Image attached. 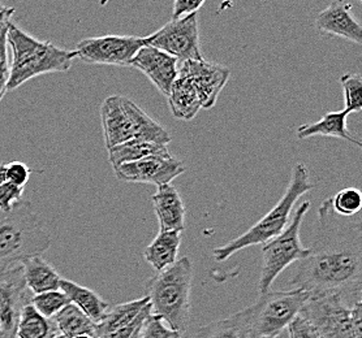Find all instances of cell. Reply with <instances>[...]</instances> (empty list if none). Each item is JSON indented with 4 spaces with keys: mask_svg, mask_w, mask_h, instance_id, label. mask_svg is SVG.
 Here are the masks:
<instances>
[{
    "mask_svg": "<svg viewBox=\"0 0 362 338\" xmlns=\"http://www.w3.org/2000/svg\"><path fill=\"white\" fill-rule=\"evenodd\" d=\"M361 219L357 215L339 216L331 206V198H327L318 208L309 255L298 263L289 284L309 296H361Z\"/></svg>",
    "mask_w": 362,
    "mask_h": 338,
    "instance_id": "cell-1",
    "label": "cell"
},
{
    "mask_svg": "<svg viewBox=\"0 0 362 338\" xmlns=\"http://www.w3.org/2000/svg\"><path fill=\"white\" fill-rule=\"evenodd\" d=\"M140 338H181V333L171 330L163 319L150 313L141 327Z\"/></svg>",
    "mask_w": 362,
    "mask_h": 338,
    "instance_id": "cell-32",
    "label": "cell"
},
{
    "mask_svg": "<svg viewBox=\"0 0 362 338\" xmlns=\"http://www.w3.org/2000/svg\"><path fill=\"white\" fill-rule=\"evenodd\" d=\"M177 76L185 77L197 91L204 109L213 108L221 91L230 80V71L227 66L206 60H192L179 63Z\"/></svg>",
    "mask_w": 362,
    "mask_h": 338,
    "instance_id": "cell-12",
    "label": "cell"
},
{
    "mask_svg": "<svg viewBox=\"0 0 362 338\" xmlns=\"http://www.w3.org/2000/svg\"><path fill=\"white\" fill-rule=\"evenodd\" d=\"M309 294L292 289L288 291H267L255 303L244 308L250 337L275 338L301 313Z\"/></svg>",
    "mask_w": 362,
    "mask_h": 338,
    "instance_id": "cell-7",
    "label": "cell"
},
{
    "mask_svg": "<svg viewBox=\"0 0 362 338\" xmlns=\"http://www.w3.org/2000/svg\"><path fill=\"white\" fill-rule=\"evenodd\" d=\"M340 83L344 92V109L349 115L360 114L362 111L361 76L346 73L340 77Z\"/></svg>",
    "mask_w": 362,
    "mask_h": 338,
    "instance_id": "cell-30",
    "label": "cell"
},
{
    "mask_svg": "<svg viewBox=\"0 0 362 338\" xmlns=\"http://www.w3.org/2000/svg\"><path fill=\"white\" fill-rule=\"evenodd\" d=\"M148 46L163 51L179 63L205 60L199 41L198 13L168 21L148 35Z\"/></svg>",
    "mask_w": 362,
    "mask_h": 338,
    "instance_id": "cell-10",
    "label": "cell"
},
{
    "mask_svg": "<svg viewBox=\"0 0 362 338\" xmlns=\"http://www.w3.org/2000/svg\"><path fill=\"white\" fill-rule=\"evenodd\" d=\"M349 114L346 109L327 112L322 117L320 121L312 124L301 125L297 129V137L300 140H306L312 137H331L352 142L357 147H361V140L354 137L346 126V119Z\"/></svg>",
    "mask_w": 362,
    "mask_h": 338,
    "instance_id": "cell-19",
    "label": "cell"
},
{
    "mask_svg": "<svg viewBox=\"0 0 362 338\" xmlns=\"http://www.w3.org/2000/svg\"><path fill=\"white\" fill-rule=\"evenodd\" d=\"M49 246V233L30 202L21 200L8 214H0V272L42 256Z\"/></svg>",
    "mask_w": 362,
    "mask_h": 338,
    "instance_id": "cell-4",
    "label": "cell"
},
{
    "mask_svg": "<svg viewBox=\"0 0 362 338\" xmlns=\"http://www.w3.org/2000/svg\"><path fill=\"white\" fill-rule=\"evenodd\" d=\"M15 13H16V9L13 7H7L0 3V33L8 28Z\"/></svg>",
    "mask_w": 362,
    "mask_h": 338,
    "instance_id": "cell-38",
    "label": "cell"
},
{
    "mask_svg": "<svg viewBox=\"0 0 362 338\" xmlns=\"http://www.w3.org/2000/svg\"><path fill=\"white\" fill-rule=\"evenodd\" d=\"M8 182L7 180V163L0 164V185Z\"/></svg>",
    "mask_w": 362,
    "mask_h": 338,
    "instance_id": "cell-39",
    "label": "cell"
},
{
    "mask_svg": "<svg viewBox=\"0 0 362 338\" xmlns=\"http://www.w3.org/2000/svg\"><path fill=\"white\" fill-rule=\"evenodd\" d=\"M100 121L106 149L134 140L131 119L125 111L123 95H111L100 106Z\"/></svg>",
    "mask_w": 362,
    "mask_h": 338,
    "instance_id": "cell-17",
    "label": "cell"
},
{
    "mask_svg": "<svg viewBox=\"0 0 362 338\" xmlns=\"http://www.w3.org/2000/svg\"><path fill=\"white\" fill-rule=\"evenodd\" d=\"M141 327H142V325H141ZM141 327L139 328V330H136V332H134L132 336H131L129 338H140Z\"/></svg>",
    "mask_w": 362,
    "mask_h": 338,
    "instance_id": "cell-40",
    "label": "cell"
},
{
    "mask_svg": "<svg viewBox=\"0 0 362 338\" xmlns=\"http://www.w3.org/2000/svg\"><path fill=\"white\" fill-rule=\"evenodd\" d=\"M7 43L12 54L7 91L16 90L40 76L66 73L76 60L74 51L59 49L49 41H40L15 23L7 28Z\"/></svg>",
    "mask_w": 362,
    "mask_h": 338,
    "instance_id": "cell-2",
    "label": "cell"
},
{
    "mask_svg": "<svg viewBox=\"0 0 362 338\" xmlns=\"http://www.w3.org/2000/svg\"><path fill=\"white\" fill-rule=\"evenodd\" d=\"M32 172H33V169H30L28 165L21 162L7 163V180L9 183L18 186V188L25 189V185L29 181Z\"/></svg>",
    "mask_w": 362,
    "mask_h": 338,
    "instance_id": "cell-35",
    "label": "cell"
},
{
    "mask_svg": "<svg viewBox=\"0 0 362 338\" xmlns=\"http://www.w3.org/2000/svg\"><path fill=\"white\" fill-rule=\"evenodd\" d=\"M57 336L59 333L52 319L42 316L30 303L25 306L17 322L15 338H55Z\"/></svg>",
    "mask_w": 362,
    "mask_h": 338,
    "instance_id": "cell-26",
    "label": "cell"
},
{
    "mask_svg": "<svg viewBox=\"0 0 362 338\" xmlns=\"http://www.w3.org/2000/svg\"><path fill=\"white\" fill-rule=\"evenodd\" d=\"M11 63L8 58V43H7V29L0 33V102L8 92Z\"/></svg>",
    "mask_w": 362,
    "mask_h": 338,
    "instance_id": "cell-33",
    "label": "cell"
},
{
    "mask_svg": "<svg viewBox=\"0 0 362 338\" xmlns=\"http://www.w3.org/2000/svg\"><path fill=\"white\" fill-rule=\"evenodd\" d=\"M52 322L57 327L59 334L64 337L76 336H90L94 334V322L80 311L76 306L66 305L58 315L52 318Z\"/></svg>",
    "mask_w": 362,
    "mask_h": 338,
    "instance_id": "cell-27",
    "label": "cell"
},
{
    "mask_svg": "<svg viewBox=\"0 0 362 338\" xmlns=\"http://www.w3.org/2000/svg\"><path fill=\"white\" fill-rule=\"evenodd\" d=\"M181 245L180 231H159L157 237L144 250V256L157 273L176 263Z\"/></svg>",
    "mask_w": 362,
    "mask_h": 338,
    "instance_id": "cell-23",
    "label": "cell"
},
{
    "mask_svg": "<svg viewBox=\"0 0 362 338\" xmlns=\"http://www.w3.org/2000/svg\"><path fill=\"white\" fill-rule=\"evenodd\" d=\"M352 3L349 1H334L321 11L315 17V28L322 34L335 35L354 42L362 43L361 24L352 13Z\"/></svg>",
    "mask_w": 362,
    "mask_h": 338,
    "instance_id": "cell-16",
    "label": "cell"
},
{
    "mask_svg": "<svg viewBox=\"0 0 362 338\" xmlns=\"http://www.w3.org/2000/svg\"><path fill=\"white\" fill-rule=\"evenodd\" d=\"M116 179L124 182L168 185L185 172L184 163L176 157H151L127 163L114 169Z\"/></svg>",
    "mask_w": 362,
    "mask_h": 338,
    "instance_id": "cell-14",
    "label": "cell"
},
{
    "mask_svg": "<svg viewBox=\"0 0 362 338\" xmlns=\"http://www.w3.org/2000/svg\"><path fill=\"white\" fill-rule=\"evenodd\" d=\"M26 288L32 294H41L51 290H60L62 276L42 256H33L21 263Z\"/></svg>",
    "mask_w": 362,
    "mask_h": 338,
    "instance_id": "cell-22",
    "label": "cell"
},
{
    "mask_svg": "<svg viewBox=\"0 0 362 338\" xmlns=\"http://www.w3.org/2000/svg\"><path fill=\"white\" fill-rule=\"evenodd\" d=\"M204 6H205L204 0H175L171 20H179V18L198 13V11Z\"/></svg>",
    "mask_w": 362,
    "mask_h": 338,
    "instance_id": "cell-36",
    "label": "cell"
},
{
    "mask_svg": "<svg viewBox=\"0 0 362 338\" xmlns=\"http://www.w3.org/2000/svg\"><path fill=\"white\" fill-rule=\"evenodd\" d=\"M167 100L173 117L184 121L193 120L199 109H202L201 100L194 86L185 77L181 76L176 77L170 94L167 95Z\"/></svg>",
    "mask_w": 362,
    "mask_h": 338,
    "instance_id": "cell-24",
    "label": "cell"
},
{
    "mask_svg": "<svg viewBox=\"0 0 362 338\" xmlns=\"http://www.w3.org/2000/svg\"><path fill=\"white\" fill-rule=\"evenodd\" d=\"M192 338H250V330L241 310L227 319L201 327Z\"/></svg>",
    "mask_w": 362,
    "mask_h": 338,
    "instance_id": "cell-28",
    "label": "cell"
},
{
    "mask_svg": "<svg viewBox=\"0 0 362 338\" xmlns=\"http://www.w3.org/2000/svg\"><path fill=\"white\" fill-rule=\"evenodd\" d=\"M21 264L0 272V337H16V327L21 311L30 303Z\"/></svg>",
    "mask_w": 362,
    "mask_h": 338,
    "instance_id": "cell-11",
    "label": "cell"
},
{
    "mask_svg": "<svg viewBox=\"0 0 362 338\" xmlns=\"http://www.w3.org/2000/svg\"><path fill=\"white\" fill-rule=\"evenodd\" d=\"M55 338H68V337H64V336H60V334H59V336H57V337ZM71 338H93V337H90V336H76V337H71Z\"/></svg>",
    "mask_w": 362,
    "mask_h": 338,
    "instance_id": "cell-41",
    "label": "cell"
},
{
    "mask_svg": "<svg viewBox=\"0 0 362 338\" xmlns=\"http://www.w3.org/2000/svg\"><path fill=\"white\" fill-rule=\"evenodd\" d=\"M24 188H18L9 182L0 185V214H8L17 203L23 200Z\"/></svg>",
    "mask_w": 362,
    "mask_h": 338,
    "instance_id": "cell-34",
    "label": "cell"
},
{
    "mask_svg": "<svg viewBox=\"0 0 362 338\" xmlns=\"http://www.w3.org/2000/svg\"><path fill=\"white\" fill-rule=\"evenodd\" d=\"M148 46V37L115 35L85 38L76 46V59L97 66H131L136 54Z\"/></svg>",
    "mask_w": 362,
    "mask_h": 338,
    "instance_id": "cell-9",
    "label": "cell"
},
{
    "mask_svg": "<svg viewBox=\"0 0 362 338\" xmlns=\"http://www.w3.org/2000/svg\"><path fill=\"white\" fill-rule=\"evenodd\" d=\"M309 171L304 163H297L291 174L288 188L279 202L272 207L270 212L264 215L257 223L243 233L238 239H232L228 243L213 250V256L216 262L228 260L244 248L257 245H264L272 239L278 237L287 228L291 219V212L296 206L297 200L313 189Z\"/></svg>",
    "mask_w": 362,
    "mask_h": 338,
    "instance_id": "cell-5",
    "label": "cell"
},
{
    "mask_svg": "<svg viewBox=\"0 0 362 338\" xmlns=\"http://www.w3.org/2000/svg\"><path fill=\"white\" fill-rule=\"evenodd\" d=\"M60 290L66 294L69 303L83 311L94 324L100 322L110 308L108 302L98 296L94 290L81 286L74 281L62 279Z\"/></svg>",
    "mask_w": 362,
    "mask_h": 338,
    "instance_id": "cell-20",
    "label": "cell"
},
{
    "mask_svg": "<svg viewBox=\"0 0 362 338\" xmlns=\"http://www.w3.org/2000/svg\"><path fill=\"white\" fill-rule=\"evenodd\" d=\"M30 305L46 319H52L66 305H69V301L62 290H51L33 296L30 299Z\"/></svg>",
    "mask_w": 362,
    "mask_h": 338,
    "instance_id": "cell-29",
    "label": "cell"
},
{
    "mask_svg": "<svg viewBox=\"0 0 362 338\" xmlns=\"http://www.w3.org/2000/svg\"><path fill=\"white\" fill-rule=\"evenodd\" d=\"M151 157H171L167 146L141 140H131L108 150V162L116 169L120 165Z\"/></svg>",
    "mask_w": 362,
    "mask_h": 338,
    "instance_id": "cell-25",
    "label": "cell"
},
{
    "mask_svg": "<svg viewBox=\"0 0 362 338\" xmlns=\"http://www.w3.org/2000/svg\"><path fill=\"white\" fill-rule=\"evenodd\" d=\"M310 210V202L305 200L297 207L287 228L278 237L269 241L262 246V270L258 280L259 294L270 291L274 281L287 267L295 262H301L309 255V248H304L300 239V229L304 217Z\"/></svg>",
    "mask_w": 362,
    "mask_h": 338,
    "instance_id": "cell-8",
    "label": "cell"
},
{
    "mask_svg": "<svg viewBox=\"0 0 362 338\" xmlns=\"http://www.w3.org/2000/svg\"><path fill=\"white\" fill-rule=\"evenodd\" d=\"M154 211L157 214L159 231H180L185 229L187 210L180 193L171 183L158 186L157 193L151 197Z\"/></svg>",
    "mask_w": 362,
    "mask_h": 338,
    "instance_id": "cell-18",
    "label": "cell"
},
{
    "mask_svg": "<svg viewBox=\"0 0 362 338\" xmlns=\"http://www.w3.org/2000/svg\"><path fill=\"white\" fill-rule=\"evenodd\" d=\"M131 66L139 69L163 95H168L177 77L179 61L163 51L144 46L133 58Z\"/></svg>",
    "mask_w": 362,
    "mask_h": 338,
    "instance_id": "cell-15",
    "label": "cell"
},
{
    "mask_svg": "<svg viewBox=\"0 0 362 338\" xmlns=\"http://www.w3.org/2000/svg\"><path fill=\"white\" fill-rule=\"evenodd\" d=\"M361 296L327 293L310 296L300 315L320 338H361Z\"/></svg>",
    "mask_w": 362,
    "mask_h": 338,
    "instance_id": "cell-6",
    "label": "cell"
},
{
    "mask_svg": "<svg viewBox=\"0 0 362 338\" xmlns=\"http://www.w3.org/2000/svg\"><path fill=\"white\" fill-rule=\"evenodd\" d=\"M0 338H1V337H0Z\"/></svg>",
    "mask_w": 362,
    "mask_h": 338,
    "instance_id": "cell-42",
    "label": "cell"
},
{
    "mask_svg": "<svg viewBox=\"0 0 362 338\" xmlns=\"http://www.w3.org/2000/svg\"><path fill=\"white\" fill-rule=\"evenodd\" d=\"M192 281L193 264L188 256H184L145 284V297L148 298L151 313L181 334L189 327Z\"/></svg>",
    "mask_w": 362,
    "mask_h": 338,
    "instance_id": "cell-3",
    "label": "cell"
},
{
    "mask_svg": "<svg viewBox=\"0 0 362 338\" xmlns=\"http://www.w3.org/2000/svg\"><path fill=\"white\" fill-rule=\"evenodd\" d=\"M331 206L339 216L354 217L358 215L362 206V195L360 190L346 188L340 190L335 197L331 198Z\"/></svg>",
    "mask_w": 362,
    "mask_h": 338,
    "instance_id": "cell-31",
    "label": "cell"
},
{
    "mask_svg": "<svg viewBox=\"0 0 362 338\" xmlns=\"http://www.w3.org/2000/svg\"><path fill=\"white\" fill-rule=\"evenodd\" d=\"M289 338H320L310 322L304 319L300 313L293 322L289 324Z\"/></svg>",
    "mask_w": 362,
    "mask_h": 338,
    "instance_id": "cell-37",
    "label": "cell"
},
{
    "mask_svg": "<svg viewBox=\"0 0 362 338\" xmlns=\"http://www.w3.org/2000/svg\"><path fill=\"white\" fill-rule=\"evenodd\" d=\"M150 313L148 297L110 307L103 319L94 324L93 338H129Z\"/></svg>",
    "mask_w": 362,
    "mask_h": 338,
    "instance_id": "cell-13",
    "label": "cell"
},
{
    "mask_svg": "<svg viewBox=\"0 0 362 338\" xmlns=\"http://www.w3.org/2000/svg\"><path fill=\"white\" fill-rule=\"evenodd\" d=\"M123 103L125 111L132 123L134 140H145V142L162 145V146H167L173 140V137L168 131L156 120H153L133 100L123 97Z\"/></svg>",
    "mask_w": 362,
    "mask_h": 338,
    "instance_id": "cell-21",
    "label": "cell"
}]
</instances>
